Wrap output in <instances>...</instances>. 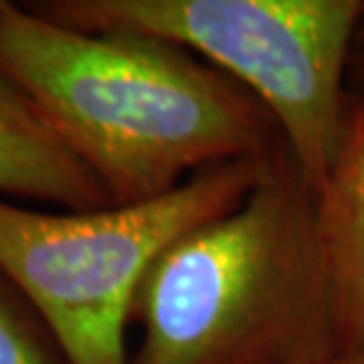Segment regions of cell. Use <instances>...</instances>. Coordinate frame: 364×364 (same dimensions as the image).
<instances>
[{"label":"cell","instance_id":"6da1fadb","mask_svg":"<svg viewBox=\"0 0 364 364\" xmlns=\"http://www.w3.org/2000/svg\"><path fill=\"white\" fill-rule=\"evenodd\" d=\"M0 76L107 189L142 203L215 166L287 147L272 114L196 55L71 28L0 0Z\"/></svg>","mask_w":364,"mask_h":364},{"label":"cell","instance_id":"7a4b0ae2","mask_svg":"<svg viewBox=\"0 0 364 364\" xmlns=\"http://www.w3.org/2000/svg\"><path fill=\"white\" fill-rule=\"evenodd\" d=\"M130 364H319L343 350L315 201L289 149L242 203L189 230L135 294Z\"/></svg>","mask_w":364,"mask_h":364},{"label":"cell","instance_id":"3957f363","mask_svg":"<svg viewBox=\"0 0 364 364\" xmlns=\"http://www.w3.org/2000/svg\"><path fill=\"white\" fill-rule=\"evenodd\" d=\"M38 12L81 31L173 43L223 71L272 114L317 189L348 102L364 0H62Z\"/></svg>","mask_w":364,"mask_h":364},{"label":"cell","instance_id":"277c9868","mask_svg":"<svg viewBox=\"0 0 364 364\" xmlns=\"http://www.w3.org/2000/svg\"><path fill=\"white\" fill-rule=\"evenodd\" d=\"M270 156L215 166L128 206L38 213L0 199V272L36 305L67 364H130L126 326L147 270L182 235L242 203Z\"/></svg>","mask_w":364,"mask_h":364},{"label":"cell","instance_id":"5b68a950","mask_svg":"<svg viewBox=\"0 0 364 364\" xmlns=\"http://www.w3.org/2000/svg\"><path fill=\"white\" fill-rule=\"evenodd\" d=\"M315 230L346 353H364V97L348 95L317 189Z\"/></svg>","mask_w":364,"mask_h":364},{"label":"cell","instance_id":"8992f818","mask_svg":"<svg viewBox=\"0 0 364 364\" xmlns=\"http://www.w3.org/2000/svg\"><path fill=\"white\" fill-rule=\"evenodd\" d=\"M0 192L69 210L114 206L100 180L71 154L33 105L0 76Z\"/></svg>","mask_w":364,"mask_h":364},{"label":"cell","instance_id":"52a82bcc","mask_svg":"<svg viewBox=\"0 0 364 364\" xmlns=\"http://www.w3.org/2000/svg\"><path fill=\"white\" fill-rule=\"evenodd\" d=\"M0 364H53L19 317L0 301Z\"/></svg>","mask_w":364,"mask_h":364},{"label":"cell","instance_id":"ba28073f","mask_svg":"<svg viewBox=\"0 0 364 364\" xmlns=\"http://www.w3.org/2000/svg\"><path fill=\"white\" fill-rule=\"evenodd\" d=\"M348 95L364 97V14L355 28V38L350 48V64H348Z\"/></svg>","mask_w":364,"mask_h":364},{"label":"cell","instance_id":"9c48e42d","mask_svg":"<svg viewBox=\"0 0 364 364\" xmlns=\"http://www.w3.org/2000/svg\"><path fill=\"white\" fill-rule=\"evenodd\" d=\"M319 364H364V353H338Z\"/></svg>","mask_w":364,"mask_h":364}]
</instances>
